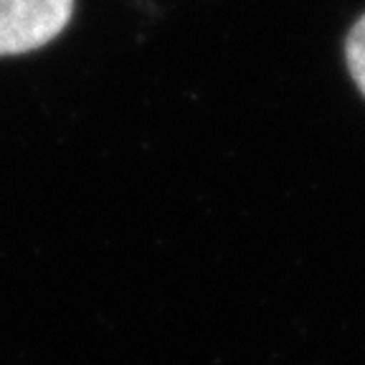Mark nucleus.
I'll use <instances>...</instances> for the list:
<instances>
[{"label":"nucleus","mask_w":365,"mask_h":365,"mask_svg":"<svg viewBox=\"0 0 365 365\" xmlns=\"http://www.w3.org/2000/svg\"><path fill=\"white\" fill-rule=\"evenodd\" d=\"M345 56H348V68L355 84L365 94V16L355 23L345 41Z\"/></svg>","instance_id":"f03ea898"},{"label":"nucleus","mask_w":365,"mask_h":365,"mask_svg":"<svg viewBox=\"0 0 365 365\" xmlns=\"http://www.w3.org/2000/svg\"><path fill=\"white\" fill-rule=\"evenodd\" d=\"M74 13V0H0V56L53 41Z\"/></svg>","instance_id":"f257e3e1"}]
</instances>
